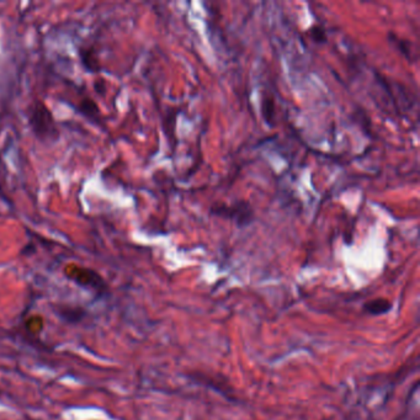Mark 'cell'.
I'll list each match as a JSON object with an SVG mask.
<instances>
[{
	"mask_svg": "<svg viewBox=\"0 0 420 420\" xmlns=\"http://www.w3.org/2000/svg\"><path fill=\"white\" fill-rule=\"evenodd\" d=\"M29 125L32 133L42 142H56L59 138V128L51 109L42 100H35L29 107Z\"/></svg>",
	"mask_w": 420,
	"mask_h": 420,
	"instance_id": "cell-1",
	"label": "cell"
},
{
	"mask_svg": "<svg viewBox=\"0 0 420 420\" xmlns=\"http://www.w3.org/2000/svg\"><path fill=\"white\" fill-rule=\"evenodd\" d=\"M64 275L79 286L90 289L99 294L106 290V283L101 277V275H99L95 270L89 269V267L79 266L77 264H68L64 267Z\"/></svg>",
	"mask_w": 420,
	"mask_h": 420,
	"instance_id": "cell-2",
	"label": "cell"
},
{
	"mask_svg": "<svg viewBox=\"0 0 420 420\" xmlns=\"http://www.w3.org/2000/svg\"><path fill=\"white\" fill-rule=\"evenodd\" d=\"M212 212H214V215H217V216L231 218V220H233L239 226L248 225L253 220V209L244 201L233 203L232 206H227V204L217 206L216 204L212 208Z\"/></svg>",
	"mask_w": 420,
	"mask_h": 420,
	"instance_id": "cell-3",
	"label": "cell"
},
{
	"mask_svg": "<svg viewBox=\"0 0 420 420\" xmlns=\"http://www.w3.org/2000/svg\"><path fill=\"white\" fill-rule=\"evenodd\" d=\"M80 59H82V64L87 68V71L95 73L99 71V60L98 57L94 53L93 48H80Z\"/></svg>",
	"mask_w": 420,
	"mask_h": 420,
	"instance_id": "cell-4",
	"label": "cell"
},
{
	"mask_svg": "<svg viewBox=\"0 0 420 420\" xmlns=\"http://www.w3.org/2000/svg\"><path fill=\"white\" fill-rule=\"evenodd\" d=\"M79 111L80 114L85 116V117H88L89 120L99 121V117H100V111H99L98 105H96L95 101L91 100L89 98H84L80 101Z\"/></svg>",
	"mask_w": 420,
	"mask_h": 420,
	"instance_id": "cell-5",
	"label": "cell"
},
{
	"mask_svg": "<svg viewBox=\"0 0 420 420\" xmlns=\"http://www.w3.org/2000/svg\"><path fill=\"white\" fill-rule=\"evenodd\" d=\"M392 305L389 301L383 300V298H377V300L370 301L369 303L365 305V308H366L367 312H370L371 314H381L388 312V309L391 308Z\"/></svg>",
	"mask_w": 420,
	"mask_h": 420,
	"instance_id": "cell-6",
	"label": "cell"
},
{
	"mask_svg": "<svg viewBox=\"0 0 420 420\" xmlns=\"http://www.w3.org/2000/svg\"><path fill=\"white\" fill-rule=\"evenodd\" d=\"M45 327V320L40 314H34L26 320V328L31 334H40Z\"/></svg>",
	"mask_w": 420,
	"mask_h": 420,
	"instance_id": "cell-7",
	"label": "cell"
},
{
	"mask_svg": "<svg viewBox=\"0 0 420 420\" xmlns=\"http://www.w3.org/2000/svg\"><path fill=\"white\" fill-rule=\"evenodd\" d=\"M312 36H313V38L317 41V42H324V41L327 40L324 31L320 29H317V27L312 30Z\"/></svg>",
	"mask_w": 420,
	"mask_h": 420,
	"instance_id": "cell-8",
	"label": "cell"
}]
</instances>
